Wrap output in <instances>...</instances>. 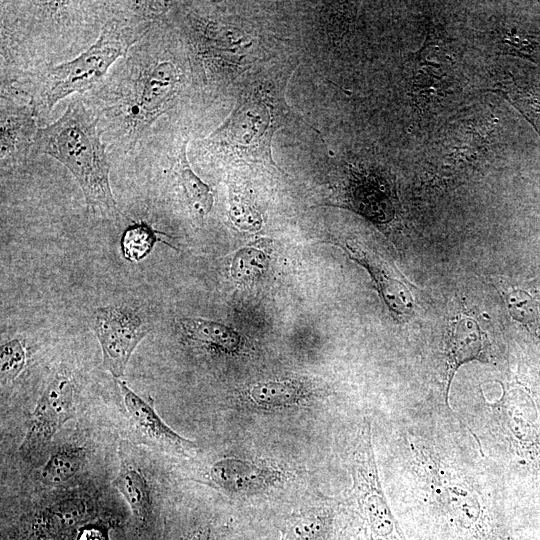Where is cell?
Listing matches in <instances>:
<instances>
[{"mask_svg": "<svg viewBox=\"0 0 540 540\" xmlns=\"http://www.w3.org/2000/svg\"><path fill=\"white\" fill-rule=\"evenodd\" d=\"M161 19L93 90L92 103L86 102L98 118L102 137L124 152L139 144L183 87L184 73Z\"/></svg>", "mask_w": 540, "mask_h": 540, "instance_id": "6da1fadb", "label": "cell"}, {"mask_svg": "<svg viewBox=\"0 0 540 540\" xmlns=\"http://www.w3.org/2000/svg\"><path fill=\"white\" fill-rule=\"evenodd\" d=\"M171 7L163 1H113L98 38L75 58L45 63L1 77V94L31 104L48 115L63 98L98 88L124 57Z\"/></svg>", "mask_w": 540, "mask_h": 540, "instance_id": "7a4b0ae2", "label": "cell"}, {"mask_svg": "<svg viewBox=\"0 0 540 540\" xmlns=\"http://www.w3.org/2000/svg\"><path fill=\"white\" fill-rule=\"evenodd\" d=\"M295 69L294 65H280L250 76L242 84L230 116L198 141L199 156L226 165L246 163L276 168L272 139L291 113L285 89Z\"/></svg>", "mask_w": 540, "mask_h": 540, "instance_id": "3957f363", "label": "cell"}, {"mask_svg": "<svg viewBox=\"0 0 540 540\" xmlns=\"http://www.w3.org/2000/svg\"><path fill=\"white\" fill-rule=\"evenodd\" d=\"M35 150L62 163L78 182L88 210L117 219L105 143L94 111L81 98L72 99L53 123L39 128Z\"/></svg>", "mask_w": 540, "mask_h": 540, "instance_id": "277c9868", "label": "cell"}, {"mask_svg": "<svg viewBox=\"0 0 540 540\" xmlns=\"http://www.w3.org/2000/svg\"><path fill=\"white\" fill-rule=\"evenodd\" d=\"M351 473L352 496L372 536L376 540H405L381 485L367 420L358 436Z\"/></svg>", "mask_w": 540, "mask_h": 540, "instance_id": "5b68a950", "label": "cell"}, {"mask_svg": "<svg viewBox=\"0 0 540 540\" xmlns=\"http://www.w3.org/2000/svg\"><path fill=\"white\" fill-rule=\"evenodd\" d=\"M88 324L100 343L103 365L115 378L124 375L135 348L152 329L140 307L124 304L95 308Z\"/></svg>", "mask_w": 540, "mask_h": 540, "instance_id": "8992f818", "label": "cell"}, {"mask_svg": "<svg viewBox=\"0 0 540 540\" xmlns=\"http://www.w3.org/2000/svg\"><path fill=\"white\" fill-rule=\"evenodd\" d=\"M74 391V385L66 375L57 374L49 382L29 419L20 445L23 454L45 446L75 416Z\"/></svg>", "mask_w": 540, "mask_h": 540, "instance_id": "52a82bcc", "label": "cell"}, {"mask_svg": "<svg viewBox=\"0 0 540 540\" xmlns=\"http://www.w3.org/2000/svg\"><path fill=\"white\" fill-rule=\"evenodd\" d=\"M0 159L2 171L23 165L38 134L37 115L31 104L1 94Z\"/></svg>", "mask_w": 540, "mask_h": 540, "instance_id": "ba28073f", "label": "cell"}, {"mask_svg": "<svg viewBox=\"0 0 540 540\" xmlns=\"http://www.w3.org/2000/svg\"><path fill=\"white\" fill-rule=\"evenodd\" d=\"M132 430L138 439L167 451L189 454L195 442L170 428L158 415L153 404L135 393L125 381L117 380Z\"/></svg>", "mask_w": 540, "mask_h": 540, "instance_id": "9c48e42d", "label": "cell"}, {"mask_svg": "<svg viewBox=\"0 0 540 540\" xmlns=\"http://www.w3.org/2000/svg\"><path fill=\"white\" fill-rule=\"evenodd\" d=\"M487 348V337L478 322L457 313L448 321L446 336V386L445 401L449 405V390L457 370L473 360L483 361Z\"/></svg>", "mask_w": 540, "mask_h": 540, "instance_id": "30bf717a", "label": "cell"}, {"mask_svg": "<svg viewBox=\"0 0 540 540\" xmlns=\"http://www.w3.org/2000/svg\"><path fill=\"white\" fill-rule=\"evenodd\" d=\"M210 479L223 491L247 495L262 491L278 479V472L254 461L226 457L216 461L210 469Z\"/></svg>", "mask_w": 540, "mask_h": 540, "instance_id": "8fae6325", "label": "cell"}, {"mask_svg": "<svg viewBox=\"0 0 540 540\" xmlns=\"http://www.w3.org/2000/svg\"><path fill=\"white\" fill-rule=\"evenodd\" d=\"M187 139H183L172 151L168 172L180 188L193 215L204 218L213 207L211 188L193 171L187 159Z\"/></svg>", "mask_w": 540, "mask_h": 540, "instance_id": "7c38bea8", "label": "cell"}, {"mask_svg": "<svg viewBox=\"0 0 540 540\" xmlns=\"http://www.w3.org/2000/svg\"><path fill=\"white\" fill-rule=\"evenodd\" d=\"M312 396L311 389L295 380H264L251 384L245 397L252 406L278 410L299 406Z\"/></svg>", "mask_w": 540, "mask_h": 540, "instance_id": "4fadbf2b", "label": "cell"}, {"mask_svg": "<svg viewBox=\"0 0 540 540\" xmlns=\"http://www.w3.org/2000/svg\"><path fill=\"white\" fill-rule=\"evenodd\" d=\"M179 326L184 336L224 353H235L241 345L238 332L222 323L202 318H180Z\"/></svg>", "mask_w": 540, "mask_h": 540, "instance_id": "5bb4252c", "label": "cell"}, {"mask_svg": "<svg viewBox=\"0 0 540 540\" xmlns=\"http://www.w3.org/2000/svg\"><path fill=\"white\" fill-rule=\"evenodd\" d=\"M119 471L113 486L128 503L133 516L141 523L148 520L151 512V499L147 481L142 472L120 455Z\"/></svg>", "mask_w": 540, "mask_h": 540, "instance_id": "9a60e30c", "label": "cell"}, {"mask_svg": "<svg viewBox=\"0 0 540 540\" xmlns=\"http://www.w3.org/2000/svg\"><path fill=\"white\" fill-rule=\"evenodd\" d=\"M350 257L358 261L372 275L386 304L398 314H406L412 307V298L403 284L392 276L386 268L373 260L356 245L347 244Z\"/></svg>", "mask_w": 540, "mask_h": 540, "instance_id": "2e32d148", "label": "cell"}, {"mask_svg": "<svg viewBox=\"0 0 540 540\" xmlns=\"http://www.w3.org/2000/svg\"><path fill=\"white\" fill-rule=\"evenodd\" d=\"M510 315L540 336V301L504 278L491 277Z\"/></svg>", "mask_w": 540, "mask_h": 540, "instance_id": "e0dca14e", "label": "cell"}, {"mask_svg": "<svg viewBox=\"0 0 540 540\" xmlns=\"http://www.w3.org/2000/svg\"><path fill=\"white\" fill-rule=\"evenodd\" d=\"M82 448L66 445L59 448L47 460L41 470L40 480L44 485L57 486L73 477L84 460Z\"/></svg>", "mask_w": 540, "mask_h": 540, "instance_id": "ac0fdd59", "label": "cell"}, {"mask_svg": "<svg viewBox=\"0 0 540 540\" xmlns=\"http://www.w3.org/2000/svg\"><path fill=\"white\" fill-rule=\"evenodd\" d=\"M160 239L157 231L144 222L127 227L121 238L123 257L131 262H139L152 251Z\"/></svg>", "mask_w": 540, "mask_h": 540, "instance_id": "d6986e66", "label": "cell"}, {"mask_svg": "<svg viewBox=\"0 0 540 540\" xmlns=\"http://www.w3.org/2000/svg\"><path fill=\"white\" fill-rule=\"evenodd\" d=\"M327 530V516L322 511H308L290 521L281 540H320Z\"/></svg>", "mask_w": 540, "mask_h": 540, "instance_id": "ffe728a7", "label": "cell"}, {"mask_svg": "<svg viewBox=\"0 0 540 540\" xmlns=\"http://www.w3.org/2000/svg\"><path fill=\"white\" fill-rule=\"evenodd\" d=\"M87 514L86 503L79 498H69L50 506L45 513L50 530H62L79 523Z\"/></svg>", "mask_w": 540, "mask_h": 540, "instance_id": "44dd1931", "label": "cell"}, {"mask_svg": "<svg viewBox=\"0 0 540 540\" xmlns=\"http://www.w3.org/2000/svg\"><path fill=\"white\" fill-rule=\"evenodd\" d=\"M26 364V351L19 339H12L0 348V377L2 383L13 381Z\"/></svg>", "mask_w": 540, "mask_h": 540, "instance_id": "7402d4cb", "label": "cell"}, {"mask_svg": "<svg viewBox=\"0 0 540 540\" xmlns=\"http://www.w3.org/2000/svg\"><path fill=\"white\" fill-rule=\"evenodd\" d=\"M80 540H104L101 532L97 529L86 530Z\"/></svg>", "mask_w": 540, "mask_h": 540, "instance_id": "603a6c76", "label": "cell"}, {"mask_svg": "<svg viewBox=\"0 0 540 540\" xmlns=\"http://www.w3.org/2000/svg\"><path fill=\"white\" fill-rule=\"evenodd\" d=\"M181 540H211L208 536H205L203 534H196L192 537L181 539Z\"/></svg>", "mask_w": 540, "mask_h": 540, "instance_id": "cb8c5ba5", "label": "cell"}]
</instances>
